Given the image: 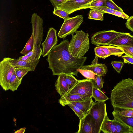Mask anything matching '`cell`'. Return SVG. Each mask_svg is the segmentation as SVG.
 <instances>
[{
    "mask_svg": "<svg viewBox=\"0 0 133 133\" xmlns=\"http://www.w3.org/2000/svg\"><path fill=\"white\" fill-rule=\"evenodd\" d=\"M68 39L55 46L48 55V68L53 75L72 74L78 76V70L81 69L86 60L87 57L76 58L71 55L68 50Z\"/></svg>",
    "mask_w": 133,
    "mask_h": 133,
    "instance_id": "1",
    "label": "cell"
},
{
    "mask_svg": "<svg viewBox=\"0 0 133 133\" xmlns=\"http://www.w3.org/2000/svg\"><path fill=\"white\" fill-rule=\"evenodd\" d=\"M114 110L133 109V80L123 79L114 87L110 96Z\"/></svg>",
    "mask_w": 133,
    "mask_h": 133,
    "instance_id": "2",
    "label": "cell"
},
{
    "mask_svg": "<svg viewBox=\"0 0 133 133\" xmlns=\"http://www.w3.org/2000/svg\"><path fill=\"white\" fill-rule=\"evenodd\" d=\"M69 43L68 50L70 54L76 58L84 56L90 47L89 35L82 30L76 31Z\"/></svg>",
    "mask_w": 133,
    "mask_h": 133,
    "instance_id": "3",
    "label": "cell"
},
{
    "mask_svg": "<svg viewBox=\"0 0 133 133\" xmlns=\"http://www.w3.org/2000/svg\"><path fill=\"white\" fill-rule=\"evenodd\" d=\"M83 21L82 15H80L64 20L57 34L58 36L64 39L67 36L73 34L80 27Z\"/></svg>",
    "mask_w": 133,
    "mask_h": 133,
    "instance_id": "4",
    "label": "cell"
},
{
    "mask_svg": "<svg viewBox=\"0 0 133 133\" xmlns=\"http://www.w3.org/2000/svg\"><path fill=\"white\" fill-rule=\"evenodd\" d=\"M89 112L95 122V133H100L102 123L105 116L107 115L105 102H94Z\"/></svg>",
    "mask_w": 133,
    "mask_h": 133,
    "instance_id": "5",
    "label": "cell"
},
{
    "mask_svg": "<svg viewBox=\"0 0 133 133\" xmlns=\"http://www.w3.org/2000/svg\"><path fill=\"white\" fill-rule=\"evenodd\" d=\"M15 71L10 58H5L0 62V84L5 91L9 90V81Z\"/></svg>",
    "mask_w": 133,
    "mask_h": 133,
    "instance_id": "6",
    "label": "cell"
},
{
    "mask_svg": "<svg viewBox=\"0 0 133 133\" xmlns=\"http://www.w3.org/2000/svg\"><path fill=\"white\" fill-rule=\"evenodd\" d=\"M124 33L118 32L114 30L98 32L92 37L91 42V44L96 46L109 45L111 42Z\"/></svg>",
    "mask_w": 133,
    "mask_h": 133,
    "instance_id": "7",
    "label": "cell"
},
{
    "mask_svg": "<svg viewBox=\"0 0 133 133\" xmlns=\"http://www.w3.org/2000/svg\"><path fill=\"white\" fill-rule=\"evenodd\" d=\"M101 131L104 133H133L128 127L117 120H110L107 115L102 123Z\"/></svg>",
    "mask_w": 133,
    "mask_h": 133,
    "instance_id": "8",
    "label": "cell"
},
{
    "mask_svg": "<svg viewBox=\"0 0 133 133\" xmlns=\"http://www.w3.org/2000/svg\"><path fill=\"white\" fill-rule=\"evenodd\" d=\"M94 81V80L88 78L78 80L75 85L68 93L92 97Z\"/></svg>",
    "mask_w": 133,
    "mask_h": 133,
    "instance_id": "9",
    "label": "cell"
},
{
    "mask_svg": "<svg viewBox=\"0 0 133 133\" xmlns=\"http://www.w3.org/2000/svg\"><path fill=\"white\" fill-rule=\"evenodd\" d=\"M42 19L36 13L32 15L31 18V23L32 25V34L34 39V48L40 46L43 40V33Z\"/></svg>",
    "mask_w": 133,
    "mask_h": 133,
    "instance_id": "10",
    "label": "cell"
},
{
    "mask_svg": "<svg viewBox=\"0 0 133 133\" xmlns=\"http://www.w3.org/2000/svg\"><path fill=\"white\" fill-rule=\"evenodd\" d=\"M94 0H68L65 1L58 8L66 12L69 15L80 10L89 8Z\"/></svg>",
    "mask_w": 133,
    "mask_h": 133,
    "instance_id": "11",
    "label": "cell"
},
{
    "mask_svg": "<svg viewBox=\"0 0 133 133\" xmlns=\"http://www.w3.org/2000/svg\"><path fill=\"white\" fill-rule=\"evenodd\" d=\"M94 51L96 56L104 59L111 55L121 57L124 54L121 48L111 45L96 47L94 48Z\"/></svg>",
    "mask_w": 133,
    "mask_h": 133,
    "instance_id": "12",
    "label": "cell"
},
{
    "mask_svg": "<svg viewBox=\"0 0 133 133\" xmlns=\"http://www.w3.org/2000/svg\"><path fill=\"white\" fill-rule=\"evenodd\" d=\"M57 42L56 30L53 28H49L46 37L42 44L43 57L48 55L52 49L56 45Z\"/></svg>",
    "mask_w": 133,
    "mask_h": 133,
    "instance_id": "13",
    "label": "cell"
},
{
    "mask_svg": "<svg viewBox=\"0 0 133 133\" xmlns=\"http://www.w3.org/2000/svg\"><path fill=\"white\" fill-rule=\"evenodd\" d=\"M76 133H96L94 119L89 112L79 120V129Z\"/></svg>",
    "mask_w": 133,
    "mask_h": 133,
    "instance_id": "14",
    "label": "cell"
},
{
    "mask_svg": "<svg viewBox=\"0 0 133 133\" xmlns=\"http://www.w3.org/2000/svg\"><path fill=\"white\" fill-rule=\"evenodd\" d=\"M92 97L85 96L76 94L67 93L61 96L58 100L59 103L63 107L69 102L84 101L89 100Z\"/></svg>",
    "mask_w": 133,
    "mask_h": 133,
    "instance_id": "15",
    "label": "cell"
},
{
    "mask_svg": "<svg viewBox=\"0 0 133 133\" xmlns=\"http://www.w3.org/2000/svg\"><path fill=\"white\" fill-rule=\"evenodd\" d=\"M116 46H121L133 45V36L130 33L124 32L115 38L109 44Z\"/></svg>",
    "mask_w": 133,
    "mask_h": 133,
    "instance_id": "16",
    "label": "cell"
},
{
    "mask_svg": "<svg viewBox=\"0 0 133 133\" xmlns=\"http://www.w3.org/2000/svg\"><path fill=\"white\" fill-rule=\"evenodd\" d=\"M39 61V59L22 61L11 58V64L15 68H29L34 71Z\"/></svg>",
    "mask_w": 133,
    "mask_h": 133,
    "instance_id": "17",
    "label": "cell"
},
{
    "mask_svg": "<svg viewBox=\"0 0 133 133\" xmlns=\"http://www.w3.org/2000/svg\"><path fill=\"white\" fill-rule=\"evenodd\" d=\"M81 69L91 70L96 75L101 76H105L108 72L107 68L104 63H98L89 65H83Z\"/></svg>",
    "mask_w": 133,
    "mask_h": 133,
    "instance_id": "18",
    "label": "cell"
},
{
    "mask_svg": "<svg viewBox=\"0 0 133 133\" xmlns=\"http://www.w3.org/2000/svg\"><path fill=\"white\" fill-rule=\"evenodd\" d=\"M66 75H58L55 85L56 91L61 96L66 94L68 91V86L65 81Z\"/></svg>",
    "mask_w": 133,
    "mask_h": 133,
    "instance_id": "19",
    "label": "cell"
},
{
    "mask_svg": "<svg viewBox=\"0 0 133 133\" xmlns=\"http://www.w3.org/2000/svg\"><path fill=\"white\" fill-rule=\"evenodd\" d=\"M42 51L40 46H38L34 48L32 51L24 56L20 57L18 59L22 61L39 59L42 55Z\"/></svg>",
    "mask_w": 133,
    "mask_h": 133,
    "instance_id": "20",
    "label": "cell"
},
{
    "mask_svg": "<svg viewBox=\"0 0 133 133\" xmlns=\"http://www.w3.org/2000/svg\"><path fill=\"white\" fill-rule=\"evenodd\" d=\"M112 114L114 120H117L130 128L133 133V117L125 116L113 110Z\"/></svg>",
    "mask_w": 133,
    "mask_h": 133,
    "instance_id": "21",
    "label": "cell"
},
{
    "mask_svg": "<svg viewBox=\"0 0 133 133\" xmlns=\"http://www.w3.org/2000/svg\"><path fill=\"white\" fill-rule=\"evenodd\" d=\"M94 102L92 98L89 100L83 102H69L67 104H71L79 108L84 113L85 116L88 113Z\"/></svg>",
    "mask_w": 133,
    "mask_h": 133,
    "instance_id": "22",
    "label": "cell"
},
{
    "mask_svg": "<svg viewBox=\"0 0 133 133\" xmlns=\"http://www.w3.org/2000/svg\"><path fill=\"white\" fill-rule=\"evenodd\" d=\"M95 84L93 89L92 97L94 99L95 102H105L109 98L100 89L97 88Z\"/></svg>",
    "mask_w": 133,
    "mask_h": 133,
    "instance_id": "23",
    "label": "cell"
},
{
    "mask_svg": "<svg viewBox=\"0 0 133 133\" xmlns=\"http://www.w3.org/2000/svg\"><path fill=\"white\" fill-rule=\"evenodd\" d=\"M22 80L17 78L15 71L9 81V90L12 91L17 90L18 87L21 83Z\"/></svg>",
    "mask_w": 133,
    "mask_h": 133,
    "instance_id": "24",
    "label": "cell"
},
{
    "mask_svg": "<svg viewBox=\"0 0 133 133\" xmlns=\"http://www.w3.org/2000/svg\"><path fill=\"white\" fill-rule=\"evenodd\" d=\"M34 45V39L32 34L30 37L27 42L23 49L20 53L24 55H26L33 49Z\"/></svg>",
    "mask_w": 133,
    "mask_h": 133,
    "instance_id": "25",
    "label": "cell"
},
{
    "mask_svg": "<svg viewBox=\"0 0 133 133\" xmlns=\"http://www.w3.org/2000/svg\"><path fill=\"white\" fill-rule=\"evenodd\" d=\"M104 14L96 10L91 9L89 13L88 18L89 19L103 21Z\"/></svg>",
    "mask_w": 133,
    "mask_h": 133,
    "instance_id": "26",
    "label": "cell"
},
{
    "mask_svg": "<svg viewBox=\"0 0 133 133\" xmlns=\"http://www.w3.org/2000/svg\"><path fill=\"white\" fill-rule=\"evenodd\" d=\"M65 81L68 86L69 91L75 85L78 80L72 74H66Z\"/></svg>",
    "mask_w": 133,
    "mask_h": 133,
    "instance_id": "27",
    "label": "cell"
},
{
    "mask_svg": "<svg viewBox=\"0 0 133 133\" xmlns=\"http://www.w3.org/2000/svg\"><path fill=\"white\" fill-rule=\"evenodd\" d=\"M15 69V71L17 78L22 79V78L29 71H31L30 68H19Z\"/></svg>",
    "mask_w": 133,
    "mask_h": 133,
    "instance_id": "28",
    "label": "cell"
},
{
    "mask_svg": "<svg viewBox=\"0 0 133 133\" xmlns=\"http://www.w3.org/2000/svg\"><path fill=\"white\" fill-rule=\"evenodd\" d=\"M78 72L87 78L94 80L96 75L91 70L79 69Z\"/></svg>",
    "mask_w": 133,
    "mask_h": 133,
    "instance_id": "29",
    "label": "cell"
},
{
    "mask_svg": "<svg viewBox=\"0 0 133 133\" xmlns=\"http://www.w3.org/2000/svg\"><path fill=\"white\" fill-rule=\"evenodd\" d=\"M53 13L54 14L63 18L64 20L70 17L69 16L68 14L66 12L58 8L54 9Z\"/></svg>",
    "mask_w": 133,
    "mask_h": 133,
    "instance_id": "30",
    "label": "cell"
},
{
    "mask_svg": "<svg viewBox=\"0 0 133 133\" xmlns=\"http://www.w3.org/2000/svg\"><path fill=\"white\" fill-rule=\"evenodd\" d=\"M105 6L115 10L124 12L122 9L116 5L112 0H106Z\"/></svg>",
    "mask_w": 133,
    "mask_h": 133,
    "instance_id": "31",
    "label": "cell"
},
{
    "mask_svg": "<svg viewBox=\"0 0 133 133\" xmlns=\"http://www.w3.org/2000/svg\"><path fill=\"white\" fill-rule=\"evenodd\" d=\"M66 105H68L73 110L79 118V120H81L85 116L83 112L75 105L69 103L67 104Z\"/></svg>",
    "mask_w": 133,
    "mask_h": 133,
    "instance_id": "32",
    "label": "cell"
},
{
    "mask_svg": "<svg viewBox=\"0 0 133 133\" xmlns=\"http://www.w3.org/2000/svg\"><path fill=\"white\" fill-rule=\"evenodd\" d=\"M89 8L96 10L104 14L108 13L114 15L115 10L106 6L100 7H90Z\"/></svg>",
    "mask_w": 133,
    "mask_h": 133,
    "instance_id": "33",
    "label": "cell"
},
{
    "mask_svg": "<svg viewBox=\"0 0 133 133\" xmlns=\"http://www.w3.org/2000/svg\"><path fill=\"white\" fill-rule=\"evenodd\" d=\"M125 63L124 62L121 61H112L111 62L114 69L119 74Z\"/></svg>",
    "mask_w": 133,
    "mask_h": 133,
    "instance_id": "34",
    "label": "cell"
},
{
    "mask_svg": "<svg viewBox=\"0 0 133 133\" xmlns=\"http://www.w3.org/2000/svg\"><path fill=\"white\" fill-rule=\"evenodd\" d=\"M118 47L121 48L123 50L124 53L126 55L133 58V46L124 45Z\"/></svg>",
    "mask_w": 133,
    "mask_h": 133,
    "instance_id": "35",
    "label": "cell"
},
{
    "mask_svg": "<svg viewBox=\"0 0 133 133\" xmlns=\"http://www.w3.org/2000/svg\"><path fill=\"white\" fill-rule=\"evenodd\" d=\"M102 76L96 75L94 80L96 83V86L98 89H101L103 88L104 81L102 77Z\"/></svg>",
    "mask_w": 133,
    "mask_h": 133,
    "instance_id": "36",
    "label": "cell"
},
{
    "mask_svg": "<svg viewBox=\"0 0 133 133\" xmlns=\"http://www.w3.org/2000/svg\"><path fill=\"white\" fill-rule=\"evenodd\" d=\"M106 1V0H94L90 3V7L105 6V3Z\"/></svg>",
    "mask_w": 133,
    "mask_h": 133,
    "instance_id": "37",
    "label": "cell"
},
{
    "mask_svg": "<svg viewBox=\"0 0 133 133\" xmlns=\"http://www.w3.org/2000/svg\"><path fill=\"white\" fill-rule=\"evenodd\" d=\"M115 111L120 115L125 116L133 117V109L125 110L119 111Z\"/></svg>",
    "mask_w": 133,
    "mask_h": 133,
    "instance_id": "38",
    "label": "cell"
},
{
    "mask_svg": "<svg viewBox=\"0 0 133 133\" xmlns=\"http://www.w3.org/2000/svg\"><path fill=\"white\" fill-rule=\"evenodd\" d=\"M54 9L58 8L65 1V0H50Z\"/></svg>",
    "mask_w": 133,
    "mask_h": 133,
    "instance_id": "39",
    "label": "cell"
},
{
    "mask_svg": "<svg viewBox=\"0 0 133 133\" xmlns=\"http://www.w3.org/2000/svg\"><path fill=\"white\" fill-rule=\"evenodd\" d=\"M114 15L124 19H126L127 20L130 18L131 17L128 16L124 12H122L116 10H115Z\"/></svg>",
    "mask_w": 133,
    "mask_h": 133,
    "instance_id": "40",
    "label": "cell"
},
{
    "mask_svg": "<svg viewBox=\"0 0 133 133\" xmlns=\"http://www.w3.org/2000/svg\"><path fill=\"white\" fill-rule=\"evenodd\" d=\"M125 24L128 29L133 32V17H131L130 18L127 19Z\"/></svg>",
    "mask_w": 133,
    "mask_h": 133,
    "instance_id": "41",
    "label": "cell"
},
{
    "mask_svg": "<svg viewBox=\"0 0 133 133\" xmlns=\"http://www.w3.org/2000/svg\"><path fill=\"white\" fill-rule=\"evenodd\" d=\"M121 57L123 59L125 63L133 64V57L126 55L122 56Z\"/></svg>",
    "mask_w": 133,
    "mask_h": 133,
    "instance_id": "42",
    "label": "cell"
},
{
    "mask_svg": "<svg viewBox=\"0 0 133 133\" xmlns=\"http://www.w3.org/2000/svg\"><path fill=\"white\" fill-rule=\"evenodd\" d=\"M26 128H23L18 129L14 133H24L25 131Z\"/></svg>",
    "mask_w": 133,
    "mask_h": 133,
    "instance_id": "43",
    "label": "cell"
},
{
    "mask_svg": "<svg viewBox=\"0 0 133 133\" xmlns=\"http://www.w3.org/2000/svg\"><path fill=\"white\" fill-rule=\"evenodd\" d=\"M68 0H65V1H68Z\"/></svg>",
    "mask_w": 133,
    "mask_h": 133,
    "instance_id": "44",
    "label": "cell"
},
{
    "mask_svg": "<svg viewBox=\"0 0 133 133\" xmlns=\"http://www.w3.org/2000/svg\"><path fill=\"white\" fill-rule=\"evenodd\" d=\"M131 17H133V16H131Z\"/></svg>",
    "mask_w": 133,
    "mask_h": 133,
    "instance_id": "45",
    "label": "cell"
},
{
    "mask_svg": "<svg viewBox=\"0 0 133 133\" xmlns=\"http://www.w3.org/2000/svg\"><path fill=\"white\" fill-rule=\"evenodd\" d=\"M132 46H133V45H132Z\"/></svg>",
    "mask_w": 133,
    "mask_h": 133,
    "instance_id": "46",
    "label": "cell"
}]
</instances>
